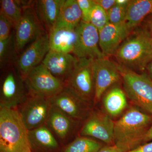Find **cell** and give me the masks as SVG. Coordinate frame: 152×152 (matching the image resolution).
Returning <instances> with one entry per match:
<instances>
[{
	"label": "cell",
	"mask_w": 152,
	"mask_h": 152,
	"mask_svg": "<svg viewBox=\"0 0 152 152\" xmlns=\"http://www.w3.org/2000/svg\"><path fill=\"white\" fill-rule=\"evenodd\" d=\"M132 105L115 121L114 144L123 152L134 149L144 144L152 123L150 114Z\"/></svg>",
	"instance_id": "obj_1"
},
{
	"label": "cell",
	"mask_w": 152,
	"mask_h": 152,
	"mask_svg": "<svg viewBox=\"0 0 152 152\" xmlns=\"http://www.w3.org/2000/svg\"><path fill=\"white\" fill-rule=\"evenodd\" d=\"M28 132L18 108L0 107V152L31 151Z\"/></svg>",
	"instance_id": "obj_2"
},
{
	"label": "cell",
	"mask_w": 152,
	"mask_h": 152,
	"mask_svg": "<svg viewBox=\"0 0 152 152\" xmlns=\"http://www.w3.org/2000/svg\"><path fill=\"white\" fill-rule=\"evenodd\" d=\"M120 64L134 71H143L152 61V36L140 29L128 36L115 55Z\"/></svg>",
	"instance_id": "obj_3"
},
{
	"label": "cell",
	"mask_w": 152,
	"mask_h": 152,
	"mask_svg": "<svg viewBox=\"0 0 152 152\" xmlns=\"http://www.w3.org/2000/svg\"><path fill=\"white\" fill-rule=\"evenodd\" d=\"M117 67L123 88L133 104L152 115V81L145 73L139 74L120 64Z\"/></svg>",
	"instance_id": "obj_4"
},
{
	"label": "cell",
	"mask_w": 152,
	"mask_h": 152,
	"mask_svg": "<svg viewBox=\"0 0 152 152\" xmlns=\"http://www.w3.org/2000/svg\"><path fill=\"white\" fill-rule=\"evenodd\" d=\"M93 61V59L78 58L73 70L64 84L65 88L79 97L94 104L95 83Z\"/></svg>",
	"instance_id": "obj_5"
},
{
	"label": "cell",
	"mask_w": 152,
	"mask_h": 152,
	"mask_svg": "<svg viewBox=\"0 0 152 152\" xmlns=\"http://www.w3.org/2000/svg\"><path fill=\"white\" fill-rule=\"evenodd\" d=\"M52 104L50 98L28 92L18 110L29 131L45 124Z\"/></svg>",
	"instance_id": "obj_6"
},
{
	"label": "cell",
	"mask_w": 152,
	"mask_h": 152,
	"mask_svg": "<svg viewBox=\"0 0 152 152\" xmlns=\"http://www.w3.org/2000/svg\"><path fill=\"white\" fill-rule=\"evenodd\" d=\"M115 121L102 110L94 107L84 122L78 135L89 137L108 145H115L114 131Z\"/></svg>",
	"instance_id": "obj_7"
},
{
	"label": "cell",
	"mask_w": 152,
	"mask_h": 152,
	"mask_svg": "<svg viewBox=\"0 0 152 152\" xmlns=\"http://www.w3.org/2000/svg\"><path fill=\"white\" fill-rule=\"evenodd\" d=\"M83 124L52 105L45 125L60 145L64 147L78 135Z\"/></svg>",
	"instance_id": "obj_8"
},
{
	"label": "cell",
	"mask_w": 152,
	"mask_h": 152,
	"mask_svg": "<svg viewBox=\"0 0 152 152\" xmlns=\"http://www.w3.org/2000/svg\"><path fill=\"white\" fill-rule=\"evenodd\" d=\"M28 92L51 98L64 88V83L41 64L34 68L25 81Z\"/></svg>",
	"instance_id": "obj_9"
},
{
	"label": "cell",
	"mask_w": 152,
	"mask_h": 152,
	"mask_svg": "<svg viewBox=\"0 0 152 152\" xmlns=\"http://www.w3.org/2000/svg\"><path fill=\"white\" fill-rule=\"evenodd\" d=\"M14 28L16 53L21 51L25 46L45 33L35 9L31 6L24 8L21 18Z\"/></svg>",
	"instance_id": "obj_10"
},
{
	"label": "cell",
	"mask_w": 152,
	"mask_h": 152,
	"mask_svg": "<svg viewBox=\"0 0 152 152\" xmlns=\"http://www.w3.org/2000/svg\"><path fill=\"white\" fill-rule=\"evenodd\" d=\"M50 100L53 106L83 123L88 118L94 107V104L84 100L65 88L51 97Z\"/></svg>",
	"instance_id": "obj_11"
},
{
	"label": "cell",
	"mask_w": 152,
	"mask_h": 152,
	"mask_svg": "<svg viewBox=\"0 0 152 152\" xmlns=\"http://www.w3.org/2000/svg\"><path fill=\"white\" fill-rule=\"evenodd\" d=\"M93 66L95 83L94 102L95 107L100 102L104 94L111 87L117 85L122 79L117 64L107 58L93 59Z\"/></svg>",
	"instance_id": "obj_12"
},
{
	"label": "cell",
	"mask_w": 152,
	"mask_h": 152,
	"mask_svg": "<svg viewBox=\"0 0 152 152\" xmlns=\"http://www.w3.org/2000/svg\"><path fill=\"white\" fill-rule=\"evenodd\" d=\"M50 50L48 34L45 32L33 41L17 61V72L25 82L34 68L42 62Z\"/></svg>",
	"instance_id": "obj_13"
},
{
	"label": "cell",
	"mask_w": 152,
	"mask_h": 152,
	"mask_svg": "<svg viewBox=\"0 0 152 152\" xmlns=\"http://www.w3.org/2000/svg\"><path fill=\"white\" fill-rule=\"evenodd\" d=\"M28 91L25 82L18 72L11 70L1 80L0 107H18L27 96Z\"/></svg>",
	"instance_id": "obj_14"
},
{
	"label": "cell",
	"mask_w": 152,
	"mask_h": 152,
	"mask_svg": "<svg viewBox=\"0 0 152 152\" xmlns=\"http://www.w3.org/2000/svg\"><path fill=\"white\" fill-rule=\"evenodd\" d=\"M77 39L73 53L78 58L104 57L99 44V32L89 23L82 21L77 28Z\"/></svg>",
	"instance_id": "obj_15"
},
{
	"label": "cell",
	"mask_w": 152,
	"mask_h": 152,
	"mask_svg": "<svg viewBox=\"0 0 152 152\" xmlns=\"http://www.w3.org/2000/svg\"><path fill=\"white\" fill-rule=\"evenodd\" d=\"M131 32L126 23L120 25L109 23L106 25L99 31V44L104 56L115 55Z\"/></svg>",
	"instance_id": "obj_16"
},
{
	"label": "cell",
	"mask_w": 152,
	"mask_h": 152,
	"mask_svg": "<svg viewBox=\"0 0 152 152\" xmlns=\"http://www.w3.org/2000/svg\"><path fill=\"white\" fill-rule=\"evenodd\" d=\"M77 59L71 54L50 50L42 64L64 83L73 70Z\"/></svg>",
	"instance_id": "obj_17"
},
{
	"label": "cell",
	"mask_w": 152,
	"mask_h": 152,
	"mask_svg": "<svg viewBox=\"0 0 152 152\" xmlns=\"http://www.w3.org/2000/svg\"><path fill=\"white\" fill-rule=\"evenodd\" d=\"M77 28L55 26L48 33L50 50L64 53H73L77 39Z\"/></svg>",
	"instance_id": "obj_18"
},
{
	"label": "cell",
	"mask_w": 152,
	"mask_h": 152,
	"mask_svg": "<svg viewBox=\"0 0 152 152\" xmlns=\"http://www.w3.org/2000/svg\"><path fill=\"white\" fill-rule=\"evenodd\" d=\"M32 152H61L62 146L45 124L29 131Z\"/></svg>",
	"instance_id": "obj_19"
},
{
	"label": "cell",
	"mask_w": 152,
	"mask_h": 152,
	"mask_svg": "<svg viewBox=\"0 0 152 152\" xmlns=\"http://www.w3.org/2000/svg\"><path fill=\"white\" fill-rule=\"evenodd\" d=\"M124 91L118 85L111 87L102 96V110L112 119L121 116L129 107Z\"/></svg>",
	"instance_id": "obj_20"
},
{
	"label": "cell",
	"mask_w": 152,
	"mask_h": 152,
	"mask_svg": "<svg viewBox=\"0 0 152 152\" xmlns=\"http://www.w3.org/2000/svg\"><path fill=\"white\" fill-rule=\"evenodd\" d=\"M65 0H39L36 1L38 18L48 33L54 27Z\"/></svg>",
	"instance_id": "obj_21"
},
{
	"label": "cell",
	"mask_w": 152,
	"mask_h": 152,
	"mask_svg": "<svg viewBox=\"0 0 152 152\" xmlns=\"http://www.w3.org/2000/svg\"><path fill=\"white\" fill-rule=\"evenodd\" d=\"M152 12V0H131L127 8L126 23L132 31L149 14Z\"/></svg>",
	"instance_id": "obj_22"
},
{
	"label": "cell",
	"mask_w": 152,
	"mask_h": 152,
	"mask_svg": "<svg viewBox=\"0 0 152 152\" xmlns=\"http://www.w3.org/2000/svg\"><path fill=\"white\" fill-rule=\"evenodd\" d=\"M82 21V12L77 0H65L55 26L76 29Z\"/></svg>",
	"instance_id": "obj_23"
},
{
	"label": "cell",
	"mask_w": 152,
	"mask_h": 152,
	"mask_svg": "<svg viewBox=\"0 0 152 152\" xmlns=\"http://www.w3.org/2000/svg\"><path fill=\"white\" fill-rule=\"evenodd\" d=\"M104 145L92 138L78 135L73 140L63 147L61 152H97Z\"/></svg>",
	"instance_id": "obj_24"
},
{
	"label": "cell",
	"mask_w": 152,
	"mask_h": 152,
	"mask_svg": "<svg viewBox=\"0 0 152 152\" xmlns=\"http://www.w3.org/2000/svg\"><path fill=\"white\" fill-rule=\"evenodd\" d=\"M0 12L4 15L13 25V28L20 20L24 7L22 2L14 0H1Z\"/></svg>",
	"instance_id": "obj_25"
},
{
	"label": "cell",
	"mask_w": 152,
	"mask_h": 152,
	"mask_svg": "<svg viewBox=\"0 0 152 152\" xmlns=\"http://www.w3.org/2000/svg\"><path fill=\"white\" fill-rule=\"evenodd\" d=\"M15 53V35L13 31L8 38L0 40V63L1 67L6 64Z\"/></svg>",
	"instance_id": "obj_26"
},
{
	"label": "cell",
	"mask_w": 152,
	"mask_h": 152,
	"mask_svg": "<svg viewBox=\"0 0 152 152\" xmlns=\"http://www.w3.org/2000/svg\"><path fill=\"white\" fill-rule=\"evenodd\" d=\"M89 22L99 31L109 23L107 12L95 4L91 12Z\"/></svg>",
	"instance_id": "obj_27"
},
{
	"label": "cell",
	"mask_w": 152,
	"mask_h": 152,
	"mask_svg": "<svg viewBox=\"0 0 152 152\" xmlns=\"http://www.w3.org/2000/svg\"><path fill=\"white\" fill-rule=\"evenodd\" d=\"M127 7L115 4L107 12L109 23L115 25L122 24L126 23Z\"/></svg>",
	"instance_id": "obj_28"
},
{
	"label": "cell",
	"mask_w": 152,
	"mask_h": 152,
	"mask_svg": "<svg viewBox=\"0 0 152 152\" xmlns=\"http://www.w3.org/2000/svg\"><path fill=\"white\" fill-rule=\"evenodd\" d=\"M82 13V21L89 23L92 10L95 6L94 0H77Z\"/></svg>",
	"instance_id": "obj_29"
},
{
	"label": "cell",
	"mask_w": 152,
	"mask_h": 152,
	"mask_svg": "<svg viewBox=\"0 0 152 152\" xmlns=\"http://www.w3.org/2000/svg\"><path fill=\"white\" fill-rule=\"evenodd\" d=\"M11 22L1 12H0V40L5 39L10 36L12 28Z\"/></svg>",
	"instance_id": "obj_30"
},
{
	"label": "cell",
	"mask_w": 152,
	"mask_h": 152,
	"mask_svg": "<svg viewBox=\"0 0 152 152\" xmlns=\"http://www.w3.org/2000/svg\"><path fill=\"white\" fill-rule=\"evenodd\" d=\"M96 4L100 6L106 12L113 7L116 4L115 0H94Z\"/></svg>",
	"instance_id": "obj_31"
},
{
	"label": "cell",
	"mask_w": 152,
	"mask_h": 152,
	"mask_svg": "<svg viewBox=\"0 0 152 152\" xmlns=\"http://www.w3.org/2000/svg\"><path fill=\"white\" fill-rule=\"evenodd\" d=\"M128 152H152V142L143 144L134 149Z\"/></svg>",
	"instance_id": "obj_32"
},
{
	"label": "cell",
	"mask_w": 152,
	"mask_h": 152,
	"mask_svg": "<svg viewBox=\"0 0 152 152\" xmlns=\"http://www.w3.org/2000/svg\"><path fill=\"white\" fill-rule=\"evenodd\" d=\"M97 152H123L119 148L117 147L115 145H105Z\"/></svg>",
	"instance_id": "obj_33"
},
{
	"label": "cell",
	"mask_w": 152,
	"mask_h": 152,
	"mask_svg": "<svg viewBox=\"0 0 152 152\" xmlns=\"http://www.w3.org/2000/svg\"><path fill=\"white\" fill-rule=\"evenodd\" d=\"M152 140V124L150 127L148 131L146 134V135L144 140V144Z\"/></svg>",
	"instance_id": "obj_34"
},
{
	"label": "cell",
	"mask_w": 152,
	"mask_h": 152,
	"mask_svg": "<svg viewBox=\"0 0 152 152\" xmlns=\"http://www.w3.org/2000/svg\"><path fill=\"white\" fill-rule=\"evenodd\" d=\"M130 0H115L116 4L121 6H127Z\"/></svg>",
	"instance_id": "obj_35"
},
{
	"label": "cell",
	"mask_w": 152,
	"mask_h": 152,
	"mask_svg": "<svg viewBox=\"0 0 152 152\" xmlns=\"http://www.w3.org/2000/svg\"><path fill=\"white\" fill-rule=\"evenodd\" d=\"M146 69L148 72L149 76L152 81V61L148 64L147 66Z\"/></svg>",
	"instance_id": "obj_36"
},
{
	"label": "cell",
	"mask_w": 152,
	"mask_h": 152,
	"mask_svg": "<svg viewBox=\"0 0 152 152\" xmlns=\"http://www.w3.org/2000/svg\"><path fill=\"white\" fill-rule=\"evenodd\" d=\"M150 29H151V33L152 35V20L151 22V25H150Z\"/></svg>",
	"instance_id": "obj_37"
},
{
	"label": "cell",
	"mask_w": 152,
	"mask_h": 152,
	"mask_svg": "<svg viewBox=\"0 0 152 152\" xmlns=\"http://www.w3.org/2000/svg\"><path fill=\"white\" fill-rule=\"evenodd\" d=\"M28 152H31V151H28Z\"/></svg>",
	"instance_id": "obj_38"
}]
</instances>
